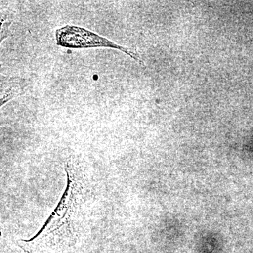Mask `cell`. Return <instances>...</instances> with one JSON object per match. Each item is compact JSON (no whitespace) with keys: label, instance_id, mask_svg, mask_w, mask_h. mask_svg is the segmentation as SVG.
<instances>
[{"label":"cell","instance_id":"cell-1","mask_svg":"<svg viewBox=\"0 0 253 253\" xmlns=\"http://www.w3.org/2000/svg\"><path fill=\"white\" fill-rule=\"evenodd\" d=\"M56 40L58 45L63 47L75 49L106 47L119 50L130 56L136 62L144 64L140 57L134 51L85 28L67 25L56 30Z\"/></svg>","mask_w":253,"mask_h":253},{"label":"cell","instance_id":"cell-2","mask_svg":"<svg viewBox=\"0 0 253 253\" xmlns=\"http://www.w3.org/2000/svg\"><path fill=\"white\" fill-rule=\"evenodd\" d=\"M30 81L24 78L9 77L1 75L0 79V106L24 94Z\"/></svg>","mask_w":253,"mask_h":253},{"label":"cell","instance_id":"cell-3","mask_svg":"<svg viewBox=\"0 0 253 253\" xmlns=\"http://www.w3.org/2000/svg\"><path fill=\"white\" fill-rule=\"evenodd\" d=\"M14 12L9 9H3L1 7L0 14L1 31H0V42L5 41L10 35V28L14 21Z\"/></svg>","mask_w":253,"mask_h":253}]
</instances>
